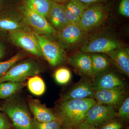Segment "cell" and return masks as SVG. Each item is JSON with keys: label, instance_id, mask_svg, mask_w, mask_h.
Instances as JSON below:
<instances>
[{"label": "cell", "instance_id": "obj_1", "mask_svg": "<svg viewBox=\"0 0 129 129\" xmlns=\"http://www.w3.org/2000/svg\"><path fill=\"white\" fill-rule=\"evenodd\" d=\"M95 104L92 98L60 101L54 113L61 122V129H74L84 121L88 110Z\"/></svg>", "mask_w": 129, "mask_h": 129}, {"label": "cell", "instance_id": "obj_2", "mask_svg": "<svg viewBox=\"0 0 129 129\" xmlns=\"http://www.w3.org/2000/svg\"><path fill=\"white\" fill-rule=\"evenodd\" d=\"M113 35L99 32L89 36L80 47V51L86 53H102L109 55L123 45Z\"/></svg>", "mask_w": 129, "mask_h": 129}, {"label": "cell", "instance_id": "obj_3", "mask_svg": "<svg viewBox=\"0 0 129 129\" xmlns=\"http://www.w3.org/2000/svg\"><path fill=\"white\" fill-rule=\"evenodd\" d=\"M2 109L16 129H34L32 119L23 101L17 98H10L4 103Z\"/></svg>", "mask_w": 129, "mask_h": 129}, {"label": "cell", "instance_id": "obj_4", "mask_svg": "<svg viewBox=\"0 0 129 129\" xmlns=\"http://www.w3.org/2000/svg\"><path fill=\"white\" fill-rule=\"evenodd\" d=\"M109 13L104 3L88 6L81 17L79 25L88 34L96 31L107 21Z\"/></svg>", "mask_w": 129, "mask_h": 129}, {"label": "cell", "instance_id": "obj_5", "mask_svg": "<svg viewBox=\"0 0 129 129\" xmlns=\"http://www.w3.org/2000/svg\"><path fill=\"white\" fill-rule=\"evenodd\" d=\"M34 33L39 42L42 56L51 66L57 67L67 62L66 51L56 40Z\"/></svg>", "mask_w": 129, "mask_h": 129}, {"label": "cell", "instance_id": "obj_6", "mask_svg": "<svg viewBox=\"0 0 129 129\" xmlns=\"http://www.w3.org/2000/svg\"><path fill=\"white\" fill-rule=\"evenodd\" d=\"M42 72L40 66L35 60L29 58L15 64L0 78V83L7 81L23 82L28 78Z\"/></svg>", "mask_w": 129, "mask_h": 129}, {"label": "cell", "instance_id": "obj_7", "mask_svg": "<svg viewBox=\"0 0 129 129\" xmlns=\"http://www.w3.org/2000/svg\"><path fill=\"white\" fill-rule=\"evenodd\" d=\"M88 35L77 24L69 23L57 32V41L64 50L81 45Z\"/></svg>", "mask_w": 129, "mask_h": 129}, {"label": "cell", "instance_id": "obj_8", "mask_svg": "<svg viewBox=\"0 0 129 129\" xmlns=\"http://www.w3.org/2000/svg\"><path fill=\"white\" fill-rule=\"evenodd\" d=\"M0 30L33 32L25 21L21 11L8 9L0 12Z\"/></svg>", "mask_w": 129, "mask_h": 129}, {"label": "cell", "instance_id": "obj_9", "mask_svg": "<svg viewBox=\"0 0 129 129\" xmlns=\"http://www.w3.org/2000/svg\"><path fill=\"white\" fill-rule=\"evenodd\" d=\"M21 12L33 32L38 34L46 36L57 40V32L52 27L46 18L27 9L23 6L21 7Z\"/></svg>", "mask_w": 129, "mask_h": 129}, {"label": "cell", "instance_id": "obj_10", "mask_svg": "<svg viewBox=\"0 0 129 129\" xmlns=\"http://www.w3.org/2000/svg\"><path fill=\"white\" fill-rule=\"evenodd\" d=\"M117 113L112 106L96 103L88 110L84 122L99 128L117 117Z\"/></svg>", "mask_w": 129, "mask_h": 129}, {"label": "cell", "instance_id": "obj_11", "mask_svg": "<svg viewBox=\"0 0 129 129\" xmlns=\"http://www.w3.org/2000/svg\"><path fill=\"white\" fill-rule=\"evenodd\" d=\"M12 42L32 55L42 56L39 42L34 32L14 31L8 33Z\"/></svg>", "mask_w": 129, "mask_h": 129}, {"label": "cell", "instance_id": "obj_12", "mask_svg": "<svg viewBox=\"0 0 129 129\" xmlns=\"http://www.w3.org/2000/svg\"><path fill=\"white\" fill-rule=\"evenodd\" d=\"M128 96L126 88H116L96 91L93 98L96 104L112 106L117 111Z\"/></svg>", "mask_w": 129, "mask_h": 129}, {"label": "cell", "instance_id": "obj_13", "mask_svg": "<svg viewBox=\"0 0 129 129\" xmlns=\"http://www.w3.org/2000/svg\"><path fill=\"white\" fill-rule=\"evenodd\" d=\"M92 80L95 91L104 89L126 88L124 81L111 67L97 75Z\"/></svg>", "mask_w": 129, "mask_h": 129}, {"label": "cell", "instance_id": "obj_14", "mask_svg": "<svg viewBox=\"0 0 129 129\" xmlns=\"http://www.w3.org/2000/svg\"><path fill=\"white\" fill-rule=\"evenodd\" d=\"M95 92L92 86V79L89 77L83 76L69 90L63 95L60 101L93 98Z\"/></svg>", "mask_w": 129, "mask_h": 129}, {"label": "cell", "instance_id": "obj_15", "mask_svg": "<svg viewBox=\"0 0 129 129\" xmlns=\"http://www.w3.org/2000/svg\"><path fill=\"white\" fill-rule=\"evenodd\" d=\"M67 62L81 77L92 79L91 61L89 53L78 52L68 57Z\"/></svg>", "mask_w": 129, "mask_h": 129}, {"label": "cell", "instance_id": "obj_16", "mask_svg": "<svg viewBox=\"0 0 129 129\" xmlns=\"http://www.w3.org/2000/svg\"><path fill=\"white\" fill-rule=\"evenodd\" d=\"M46 18L57 32L70 23L64 14L62 5L54 1Z\"/></svg>", "mask_w": 129, "mask_h": 129}, {"label": "cell", "instance_id": "obj_17", "mask_svg": "<svg viewBox=\"0 0 129 129\" xmlns=\"http://www.w3.org/2000/svg\"><path fill=\"white\" fill-rule=\"evenodd\" d=\"M28 105L34 118L38 122H44L57 120L58 119L50 109L38 100L29 98Z\"/></svg>", "mask_w": 129, "mask_h": 129}, {"label": "cell", "instance_id": "obj_18", "mask_svg": "<svg viewBox=\"0 0 129 129\" xmlns=\"http://www.w3.org/2000/svg\"><path fill=\"white\" fill-rule=\"evenodd\" d=\"M112 64L121 73L129 77V49L124 45L108 56Z\"/></svg>", "mask_w": 129, "mask_h": 129}, {"label": "cell", "instance_id": "obj_19", "mask_svg": "<svg viewBox=\"0 0 129 129\" xmlns=\"http://www.w3.org/2000/svg\"><path fill=\"white\" fill-rule=\"evenodd\" d=\"M65 16L70 23L79 24L83 12L88 6L75 0H68L61 3Z\"/></svg>", "mask_w": 129, "mask_h": 129}, {"label": "cell", "instance_id": "obj_20", "mask_svg": "<svg viewBox=\"0 0 129 129\" xmlns=\"http://www.w3.org/2000/svg\"><path fill=\"white\" fill-rule=\"evenodd\" d=\"M89 53L91 61L92 79L111 68L112 65L110 58L104 53Z\"/></svg>", "mask_w": 129, "mask_h": 129}, {"label": "cell", "instance_id": "obj_21", "mask_svg": "<svg viewBox=\"0 0 129 129\" xmlns=\"http://www.w3.org/2000/svg\"><path fill=\"white\" fill-rule=\"evenodd\" d=\"M53 2V0H24L23 6L46 18Z\"/></svg>", "mask_w": 129, "mask_h": 129}, {"label": "cell", "instance_id": "obj_22", "mask_svg": "<svg viewBox=\"0 0 129 129\" xmlns=\"http://www.w3.org/2000/svg\"><path fill=\"white\" fill-rule=\"evenodd\" d=\"M23 86V82L7 81L0 83V99L9 98L18 92Z\"/></svg>", "mask_w": 129, "mask_h": 129}, {"label": "cell", "instance_id": "obj_23", "mask_svg": "<svg viewBox=\"0 0 129 129\" xmlns=\"http://www.w3.org/2000/svg\"><path fill=\"white\" fill-rule=\"evenodd\" d=\"M27 86L29 91L35 95H41L45 91V82L41 78L37 75L32 76L29 79Z\"/></svg>", "mask_w": 129, "mask_h": 129}, {"label": "cell", "instance_id": "obj_24", "mask_svg": "<svg viewBox=\"0 0 129 129\" xmlns=\"http://www.w3.org/2000/svg\"><path fill=\"white\" fill-rule=\"evenodd\" d=\"M23 52H19L6 61L0 62V78L2 77L8 70L19 61L24 57Z\"/></svg>", "mask_w": 129, "mask_h": 129}, {"label": "cell", "instance_id": "obj_25", "mask_svg": "<svg viewBox=\"0 0 129 129\" xmlns=\"http://www.w3.org/2000/svg\"><path fill=\"white\" fill-rule=\"evenodd\" d=\"M54 78L57 83L61 85L68 84L72 78V74L67 68L61 67L56 70L54 74Z\"/></svg>", "mask_w": 129, "mask_h": 129}, {"label": "cell", "instance_id": "obj_26", "mask_svg": "<svg viewBox=\"0 0 129 129\" xmlns=\"http://www.w3.org/2000/svg\"><path fill=\"white\" fill-rule=\"evenodd\" d=\"M32 126L34 129H61V122L59 119L49 122H38L32 119Z\"/></svg>", "mask_w": 129, "mask_h": 129}, {"label": "cell", "instance_id": "obj_27", "mask_svg": "<svg viewBox=\"0 0 129 129\" xmlns=\"http://www.w3.org/2000/svg\"><path fill=\"white\" fill-rule=\"evenodd\" d=\"M117 117L124 122H128L129 120V97L128 96L118 109Z\"/></svg>", "mask_w": 129, "mask_h": 129}, {"label": "cell", "instance_id": "obj_28", "mask_svg": "<svg viewBox=\"0 0 129 129\" xmlns=\"http://www.w3.org/2000/svg\"><path fill=\"white\" fill-rule=\"evenodd\" d=\"M124 123L119 118L116 117L97 128L98 129H122L124 126Z\"/></svg>", "mask_w": 129, "mask_h": 129}, {"label": "cell", "instance_id": "obj_29", "mask_svg": "<svg viewBox=\"0 0 129 129\" xmlns=\"http://www.w3.org/2000/svg\"><path fill=\"white\" fill-rule=\"evenodd\" d=\"M118 12L120 15L125 17H129V0H121Z\"/></svg>", "mask_w": 129, "mask_h": 129}, {"label": "cell", "instance_id": "obj_30", "mask_svg": "<svg viewBox=\"0 0 129 129\" xmlns=\"http://www.w3.org/2000/svg\"><path fill=\"white\" fill-rule=\"evenodd\" d=\"M2 111V108L0 106V129H10L12 125L3 114Z\"/></svg>", "mask_w": 129, "mask_h": 129}, {"label": "cell", "instance_id": "obj_31", "mask_svg": "<svg viewBox=\"0 0 129 129\" xmlns=\"http://www.w3.org/2000/svg\"><path fill=\"white\" fill-rule=\"evenodd\" d=\"M80 3L85 5L89 6L90 5H94L98 3H104L108 0H75Z\"/></svg>", "mask_w": 129, "mask_h": 129}, {"label": "cell", "instance_id": "obj_32", "mask_svg": "<svg viewBox=\"0 0 129 129\" xmlns=\"http://www.w3.org/2000/svg\"><path fill=\"white\" fill-rule=\"evenodd\" d=\"M74 129H98L94 125L84 122L78 125Z\"/></svg>", "mask_w": 129, "mask_h": 129}, {"label": "cell", "instance_id": "obj_33", "mask_svg": "<svg viewBox=\"0 0 129 129\" xmlns=\"http://www.w3.org/2000/svg\"><path fill=\"white\" fill-rule=\"evenodd\" d=\"M5 54V48L3 46L0 44V59L2 58Z\"/></svg>", "mask_w": 129, "mask_h": 129}, {"label": "cell", "instance_id": "obj_34", "mask_svg": "<svg viewBox=\"0 0 129 129\" xmlns=\"http://www.w3.org/2000/svg\"><path fill=\"white\" fill-rule=\"evenodd\" d=\"M5 1L6 0H0V10L1 9L3 6H4Z\"/></svg>", "mask_w": 129, "mask_h": 129}, {"label": "cell", "instance_id": "obj_35", "mask_svg": "<svg viewBox=\"0 0 129 129\" xmlns=\"http://www.w3.org/2000/svg\"><path fill=\"white\" fill-rule=\"evenodd\" d=\"M53 1L55 2L61 4V3H63L65 2L68 1V0H53Z\"/></svg>", "mask_w": 129, "mask_h": 129}]
</instances>
